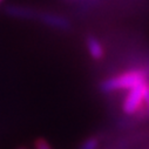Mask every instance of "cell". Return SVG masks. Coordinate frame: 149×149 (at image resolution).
I'll use <instances>...</instances> for the list:
<instances>
[{
  "instance_id": "cell-2",
  "label": "cell",
  "mask_w": 149,
  "mask_h": 149,
  "mask_svg": "<svg viewBox=\"0 0 149 149\" xmlns=\"http://www.w3.org/2000/svg\"><path fill=\"white\" fill-rule=\"evenodd\" d=\"M148 82L149 80L127 91L126 96L123 97L121 104V109L126 116L146 119L143 113V96H144L146 85Z\"/></svg>"
},
{
  "instance_id": "cell-6",
  "label": "cell",
  "mask_w": 149,
  "mask_h": 149,
  "mask_svg": "<svg viewBox=\"0 0 149 149\" xmlns=\"http://www.w3.org/2000/svg\"><path fill=\"white\" fill-rule=\"evenodd\" d=\"M100 146H101V137L97 135H93L84 140L79 149H99Z\"/></svg>"
},
{
  "instance_id": "cell-10",
  "label": "cell",
  "mask_w": 149,
  "mask_h": 149,
  "mask_svg": "<svg viewBox=\"0 0 149 149\" xmlns=\"http://www.w3.org/2000/svg\"><path fill=\"white\" fill-rule=\"evenodd\" d=\"M20 149H24V148H20Z\"/></svg>"
},
{
  "instance_id": "cell-8",
  "label": "cell",
  "mask_w": 149,
  "mask_h": 149,
  "mask_svg": "<svg viewBox=\"0 0 149 149\" xmlns=\"http://www.w3.org/2000/svg\"><path fill=\"white\" fill-rule=\"evenodd\" d=\"M35 149H52L49 143L42 139H39L35 141Z\"/></svg>"
},
{
  "instance_id": "cell-3",
  "label": "cell",
  "mask_w": 149,
  "mask_h": 149,
  "mask_svg": "<svg viewBox=\"0 0 149 149\" xmlns=\"http://www.w3.org/2000/svg\"><path fill=\"white\" fill-rule=\"evenodd\" d=\"M38 21H40L42 25L54 28V29H59V31H67L70 28V22L69 20L60 14H55L52 12H42L40 11L39 17L36 19Z\"/></svg>"
},
{
  "instance_id": "cell-7",
  "label": "cell",
  "mask_w": 149,
  "mask_h": 149,
  "mask_svg": "<svg viewBox=\"0 0 149 149\" xmlns=\"http://www.w3.org/2000/svg\"><path fill=\"white\" fill-rule=\"evenodd\" d=\"M143 113L144 118L149 119V82L146 85L144 96H143Z\"/></svg>"
},
{
  "instance_id": "cell-9",
  "label": "cell",
  "mask_w": 149,
  "mask_h": 149,
  "mask_svg": "<svg viewBox=\"0 0 149 149\" xmlns=\"http://www.w3.org/2000/svg\"><path fill=\"white\" fill-rule=\"evenodd\" d=\"M3 1H4V0H0V4H1V3H3Z\"/></svg>"
},
{
  "instance_id": "cell-5",
  "label": "cell",
  "mask_w": 149,
  "mask_h": 149,
  "mask_svg": "<svg viewBox=\"0 0 149 149\" xmlns=\"http://www.w3.org/2000/svg\"><path fill=\"white\" fill-rule=\"evenodd\" d=\"M86 48L92 59L99 61L104 58V48L101 41L94 35H88L86 38Z\"/></svg>"
},
{
  "instance_id": "cell-1",
  "label": "cell",
  "mask_w": 149,
  "mask_h": 149,
  "mask_svg": "<svg viewBox=\"0 0 149 149\" xmlns=\"http://www.w3.org/2000/svg\"><path fill=\"white\" fill-rule=\"evenodd\" d=\"M149 80V66L135 67L104 79L100 84V91L104 94L127 92L128 89Z\"/></svg>"
},
{
  "instance_id": "cell-4",
  "label": "cell",
  "mask_w": 149,
  "mask_h": 149,
  "mask_svg": "<svg viewBox=\"0 0 149 149\" xmlns=\"http://www.w3.org/2000/svg\"><path fill=\"white\" fill-rule=\"evenodd\" d=\"M40 11L28 6L21 5H11L6 7V14L17 19H26V20H36L39 17Z\"/></svg>"
}]
</instances>
